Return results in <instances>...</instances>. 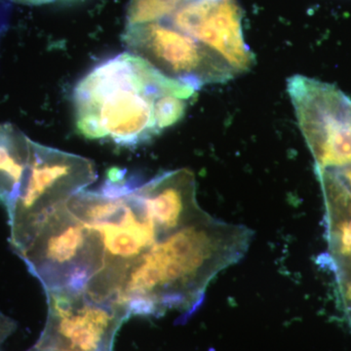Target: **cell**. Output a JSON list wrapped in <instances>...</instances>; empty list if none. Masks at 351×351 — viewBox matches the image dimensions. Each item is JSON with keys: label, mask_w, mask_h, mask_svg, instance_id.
I'll use <instances>...</instances> for the list:
<instances>
[{"label": "cell", "mask_w": 351, "mask_h": 351, "mask_svg": "<svg viewBox=\"0 0 351 351\" xmlns=\"http://www.w3.org/2000/svg\"><path fill=\"white\" fill-rule=\"evenodd\" d=\"M250 228L204 212L189 225L157 240L129 265L110 302L130 316L159 317L169 311L188 319L202 304L209 284L241 260Z\"/></svg>", "instance_id": "obj_1"}, {"label": "cell", "mask_w": 351, "mask_h": 351, "mask_svg": "<svg viewBox=\"0 0 351 351\" xmlns=\"http://www.w3.org/2000/svg\"><path fill=\"white\" fill-rule=\"evenodd\" d=\"M196 92L136 55L121 53L95 66L75 85L76 130L89 140L138 147L179 122Z\"/></svg>", "instance_id": "obj_2"}, {"label": "cell", "mask_w": 351, "mask_h": 351, "mask_svg": "<svg viewBox=\"0 0 351 351\" xmlns=\"http://www.w3.org/2000/svg\"><path fill=\"white\" fill-rule=\"evenodd\" d=\"M47 292L85 291L104 265L100 234L60 205L13 248Z\"/></svg>", "instance_id": "obj_3"}, {"label": "cell", "mask_w": 351, "mask_h": 351, "mask_svg": "<svg viewBox=\"0 0 351 351\" xmlns=\"http://www.w3.org/2000/svg\"><path fill=\"white\" fill-rule=\"evenodd\" d=\"M93 161L34 142L29 171L19 195L7 213L11 244L17 247L32 228L97 180Z\"/></svg>", "instance_id": "obj_4"}, {"label": "cell", "mask_w": 351, "mask_h": 351, "mask_svg": "<svg viewBox=\"0 0 351 351\" xmlns=\"http://www.w3.org/2000/svg\"><path fill=\"white\" fill-rule=\"evenodd\" d=\"M123 41L132 54L195 90L237 75L223 59L168 22L126 25Z\"/></svg>", "instance_id": "obj_5"}, {"label": "cell", "mask_w": 351, "mask_h": 351, "mask_svg": "<svg viewBox=\"0 0 351 351\" xmlns=\"http://www.w3.org/2000/svg\"><path fill=\"white\" fill-rule=\"evenodd\" d=\"M48 314L36 346L54 351H112L125 309L95 299L85 291L45 293Z\"/></svg>", "instance_id": "obj_6"}, {"label": "cell", "mask_w": 351, "mask_h": 351, "mask_svg": "<svg viewBox=\"0 0 351 351\" xmlns=\"http://www.w3.org/2000/svg\"><path fill=\"white\" fill-rule=\"evenodd\" d=\"M166 20L223 59L235 75L255 64L237 0H189Z\"/></svg>", "instance_id": "obj_7"}, {"label": "cell", "mask_w": 351, "mask_h": 351, "mask_svg": "<svg viewBox=\"0 0 351 351\" xmlns=\"http://www.w3.org/2000/svg\"><path fill=\"white\" fill-rule=\"evenodd\" d=\"M326 221L327 262L334 274L339 309L351 328V152L315 167Z\"/></svg>", "instance_id": "obj_8"}, {"label": "cell", "mask_w": 351, "mask_h": 351, "mask_svg": "<svg viewBox=\"0 0 351 351\" xmlns=\"http://www.w3.org/2000/svg\"><path fill=\"white\" fill-rule=\"evenodd\" d=\"M135 195L152 219L159 239L204 213L196 199L195 176L189 169L167 171L141 182Z\"/></svg>", "instance_id": "obj_9"}, {"label": "cell", "mask_w": 351, "mask_h": 351, "mask_svg": "<svg viewBox=\"0 0 351 351\" xmlns=\"http://www.w3.org/2000/svg\"><path fill=\"white\" fill-rule=\"evenodd\" d=\"M34 141L11 123H0V202L7 212L19 195L31 164Z\"/></svg>", "instance_id": "obj_10"}, {"label": "cell", "mask_w": 351, "mask_h": 351, "mask_svg": "<svg viewBox=\"0 0 351 351\" xmlns=\"http://www.w3.org/2000/svg\"><path fill=\"white\" fill-rule=\"evenodd\" d=\"M189 0H131L126 11V25L147 24L168 19Z\"/></svg>", "instance_id": "obj_11"}, {"label": "cell", "mask_w": 351, "mask_h": 351, "mask_svg": "<svg viewBox=\"0 0 351 351\" xmlns=\"http://www.w3.org/2000/svg\"><path fill=\"white\" fill-rule=\"evenodd\" d=\"M16 327L17 325H16L15 321L0 313V343H3L9 336L15 332Z\"/></svg>", "instance_id": "obj_12"}, {"label": "cell", "mask_w": 351, "mask_h": 351, "mask_svg": "<svg viewBox=\"0 0 351 351\" xmlns=\"http://www.w3.org/2000/svg\"><path fill=\"white\" fill-rule=\"evenodd\" d=\"M13 1L25 4V5H43V4L50 3L54 0H13Z\"/></svg>", "instance_id": "obj_13"}, {"label": "cell", "mask_w": 351, "mask_h": 351, "mask_svg": "<svg viewBox=\"0 0 351 351\" xmlns=\"http://www.w3.org/2000/svg\"><path fill=\"white\" fill-rule=\"evenodd\" d=\"M27 351H44V350H41V348H38V346H32L31 350H29Z\"/></svg>", "instance_id": "obj_14"}, {"label": "cell", "mask_w": 351, "mask_h": 351, "mask_svg": "<svg viewBox=\"0 0 351 351\" xmlns=\"http://www.w3.org/2000/svg\"><path fill=\"white\" fill-rule=\"evenodd\" d=\"M41 350H43V348H41ZM44 351H54V350H43Z\"/></svg>", "instance_id": "obj_15"}]
</instances>
